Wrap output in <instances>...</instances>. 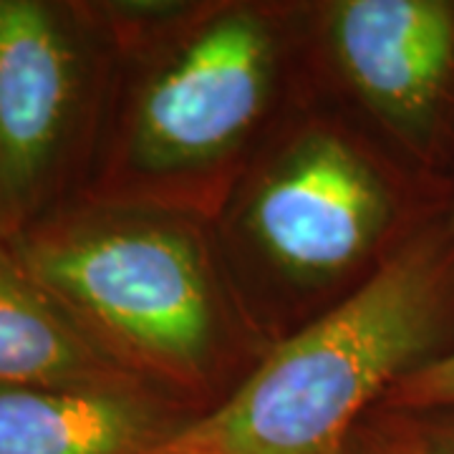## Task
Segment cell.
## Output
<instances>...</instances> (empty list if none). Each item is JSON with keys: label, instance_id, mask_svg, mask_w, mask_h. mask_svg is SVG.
Segmentation results:
<instances>
[{"label": "cell", "instance_id": "obj_1", "mask_svg": "<svg viewBox=\"0 0 454 454\" xmlns=\"http://www.w3.org/2000/svg\"><path fill=\"white\" fill-rule=\"evenodd\" d=\"M11 243L104 356L195 414L270 351L202 215L82 192Z\"/></svg>", "mask_w": 454, "mask_h": 454}, {"label": "cell", "instance_id": "obj_2", "mask_svg": "<svg viewBox=\"0 0 454 454\" xmlns=\"http://www.w3.org/2000/svg\"><path fill=\"white\" fill-rule=\"evenodd\" d=\"M306 8L205 0L172 31L116 51L83 192L215 220L288 116Z\"/></svg>", "mask_w": 454, "mask_h": 454}, {"label": "cell", "instance_id": "obj_3", "mask_svg": "<svg viewBox=\"0 0 454 454\" xmlns=\"http://www.w3.org/2000/svg\"><path fill=\"white\" fill-rule=\"evenodd\" d=\"M450 200L346 116L288 114L212 220L240 303L270 346L354 293Z\"/></svg>", "mask_w": 454, "mask_h": 454}, {"label": "cell", "instance_id": "obj_4", "mask_svg": "<svg viewBox=\"0 0 454 454\" xmlns=\"http://www.w3.org/2000/svg\"><path fill=\"white\" fill-rule=\"evenodd\" d=\"M450 205L369 280L278 340L225 402L167 452L333 454L406 376L454 351Z\"/></svg>", "mask_w": 454, "mask_h": 454}, {"label": "cell", "instance_id": "obj_5", "mask_svg": "<svg viewBox=\"0 0 454 454\" xmlns=\"http://www.w3.org/2000/svg\"><path fill=\"white\" fill-rule=\"evenodd\" d=\"M116 51L91 3L0 0V232L82 195Z\"/></svg>", "mask_w": 454, "mask_h": 454}, {"label": "cell", "instance_id": "obj_6", "mask_svg": "<svg viewBox=\"0 0 454 454\" xmlns=\"http://www.w3.org/2000/svg\"><path fill=\"white\" fill-rule=\"evenodd\" d=\"M306 20L340 91L437 179L454 137V0H328Z\"/></svg>", "mask_w": 454, "mask_h": 454}, {"label": "cell", "instance_id": "obj_7", "mask_svg": "<svg viewBox=\"0 0 454 454\" xmlns=\"http://www.w3.org/2000/svg\"><path fill=\"white\" fill-rule=\"evenodd\" d=\"M195 417L146 384H0V454H154Z\"/></svg>", "mask_w": 454, "mask_h": 454}, {"label": "cell", "instance_id": "obj_8", "mask_svg": "<svg viewBox=\"0 0 454 454\" xmlns=\"http://www.w3.org/2000/svg\"><path fill=\"white\" fill-rule=\"evenodd\" d=\"M0 384H145L116 366L59 309L0 232ZM149 387V384H146ZM154 389V387H152Z\"/></svg>", "mask_w": 454, "mask_h": 454}, {"label": "cell", "instance_id": "obj_9", "mask_svg": "<svg viewBox=\"0 0 454 454\" xmlns=\"http://www.w3.org/2000/svg\"><path fill=\"white\" fill-rule=\"evenodd\" d=\"M366 427L384 454H454V411L379 409Z\"/></svg>", "mask_w": 454, "mask_h": 454}, {"label": "cell", "instance_id": "obj_10", "mask_svg": "<svg viewBox=\"0 0 454 454\" xmlns=\"http://www.w3.org/2000/svg\"><path fill=\"white\" fill-rule=\"evenodd\" d=\"M379 409L454 411V351L399 381ZM376 409V411H379Z\"/></svg>", "mask_w": 454, "mask_h": 454}, {"label": "cell", "instance_id": "obj_11", "mask_svg": "<svg viewBox=\"0 0 454 454\" xmlns=\"http://www.w3.org/2000/svg\"><path fill=\"white\" fill-rule=\"evenodd\" d=\"M333 454H384V452H381L379 442L373 439L372 429H369L366 422H364Z\"/></svg>", "mask_w": 454, "mask_h": 454}, {"label": "cell", "instance_id": "obj_12", "mask_svg": "<svg viewBox=\"0 0 454 454\" xmlns=\"http://www.w3.org/2000/svg\"><path fill=\"white\" fill-rule=\"evenodd\" d=\"M450 225H452V230H454V190H452V197H450Z\"/></svg>", "mask_w": 454, "mask_h": 454}, {"label": "cell", "instance_id": "obj_13", "mask_svg": "<svg viewBox=\"0 0 454 454\" xmlns=\"http://www.w3.org/2000/svg\"><path fill=\"white\" fill-rule=\"evenodd\" d=\"M154 454H175V452H167V450H160V452H154Z\"/></svg>", "mask_w": 454, "mask_h": 454}]
</instances>
